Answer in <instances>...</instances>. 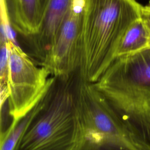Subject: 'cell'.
Returning <instances> with one entry per match:
<instances>
[{
	"mask_svg": "<svg viewBox=\"0 0 150 150\" xmlns=\"http://www.w3.org/2000/svg\"><path fill=\"white\" fill-rule=\"evenodd\" d=\"M94 87L140 150H150V47L117 57Z\"/></svg>",
	"mask_w": 150,
	"mask_h": 150,
	"instance_id": "6da1fadb",
	"label": "cell"
},
{
	"mask_svg": "<svg viewBox=\"0 0 150 150\" xmlns=\"http://www.w3.org/2000/svg\"><path fill=\"white\" fill-rule=\"evenodd\" d=\"M136 0H83L78 77L96 83L116 58L119 43L129 26L141 18Z\"/></svg>",
	"mask_w": 150,
	"mask_h": 150,
	"instance_id": "7a4b0ae2",
	"label": "cell"
},
{
	"mask_svg": "<svg viewBox=\"0 0 150 150\" xmlns=\"http://www.w3.org/2000/svg\"><path fill=\"white\" fill-rule=\"evenodd\" d=\"M76 75L56 78L45 107L15 150H78L82 127L76 100Z\"/></svg>",
	"mask_w": 150,
	"mask_h": 150,
	"instance_id": "3957f363",
	"label": "cell"
},
{
	"mask_svg": "<svg viewBox=\"0 0 150 150\" xmlns=\"http://www.w3.org/2000/svg\"><path fill=\"white\" fill-rule=\"evenodd\" d=\"M76 94L82 127L78 150H140L116 112L93 83L77 76Z\"/></svg>",
	"mask_w": 150,
	"mask_h": 150,
	"instance_id": "277c9868",
	"label": "cell"
},
{
	"mask_svg": "<svg viewBox=\"0 0 150 150\" xmlns=\"http://www.w3.org/2000/svg\"><path fill=\"white\" fill-rule=\"evenodd\" d=\"M8 47V113L12 121L17 122L43 98L56 77H50L44 67H38L16 42L9 40Z\"/></svg>",
	"mask_w": 150,
	"mask_h": 150,
	"instance_id": "5b68a950",
	"label": "cell"
},
{
	"mask_svg": "<svg viewBox=\"0 0 150 150\" xmlns=\"http://www.w3.org/2000/svg\"><path fill=\"white\" fill-rule=\"evenodd\" d=\"M83 0H73L42 66L50 76L67 78L77 73L80 58Z\"/></svg>",
	"mask_w": 150,
	"mask_h": 150,
	"instance_id": "8992f818",
	"label": "cell"
},
{
	"mask_svg": "<svg viewBox=\"0 0 150 150\" xmlns=\"http://www.w3.org/2000/svg\"><path fill=\"white\" fill-rule=\"evenodd\" d=\"M73 0H50L36 32L26 36H18L23 49L40 66L45 62Z\"/></svg>",
	"mask_w": 150,
	"mask_h": 150,
	"instance_id": "52a82bcc",
	"label": "cell"
},
{
	"mask_svg": "<svg viewBox=\"0 0 150 150\" xmlns=\"http://www.w3.org/2000/svg\"><path fill=\"white\" fill-rule=\"evenodd\" d=\"M9 23L18 36L35 33L42 16L40 0H1Z\"/></svg>",
	"mask_w": 150,
	"mask_h": 150,
	"instance_id": "ba28073f",
	"label": "cell"
},
{
	"mask_svg": "<svg viewBox=\"0 0 150 150\" xmlns=\"http://www.w3.org/2000/svg\"><path fill=\"white\" fill-rule=\"evenodd\" d=\"M49 91L26 116L17 122H11L9 127L1 132L0 150H15L31 122L45 107Z\"/></svg>",
	"mask_w": 150,
	"mask_h": 150,
	"instance_id": "9c48e42d",
	"label": "cell"
},
{
	"mask_svg": "<svg viewBox=\"0 0 150 150\" xmlns=\"http://www.w3.org/2000/svg\"><path fill=\"white\" fill-rule=\"evenodd\" d=\"M148 47V33L140 18L129 26L122 36L116 52V58L139 52Z\"/></svg>",
	"mask_w": 150,
	"mask_h": 150,
	"instance_id": "30bf717a",
	"label": "cell"
},
{
	"mask_svg": "<svg viewBox=\"0 0 150 150\" xmlns=\"http://www.w3.org/2000/svg\"><path fill=\"white\" fill-rule=\"evenodd\" d=\"M8 42H0V87L1 91L8 92L9 50Z\"/></svg>",
	"mask_w": 150,
	"mask_h": 150,
	"instance_id": "8fae6325",
	"label": "cell"
},
{
	"mask_svg": "<svg viewBox=\"0 0 150 150\" xmlns=\"http://www.w3.org/2000/svg\"><path fill=\"white\" fill-rule=\"evenodd\" d=\"M141 18L147 30L149 37V47H150V1L149 3L142 6Z\"/></svg>",
	"mask_w": 150,
	"mask_h": 150,
	"instance_id": "7c38bea8",
	"label": "cell"
},
{
	"mask_svg": "<svg viewBox=\"0 0 150 150\" xmlns=\"http://www.w3.org/2000/svg\"><path fill=\"white\" fill-rule=\"evenodd\" d=\"M50 1V0H40V3H41V8H42V15L46 7V6L47 5L49 2Z\"/></svg>",
	"mask_w": 150,
	"mask_h": 150,
	"instance_id": "4fadbf2b",
	"label": "cell"
}]
</instances>
